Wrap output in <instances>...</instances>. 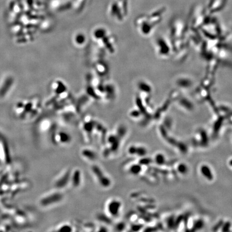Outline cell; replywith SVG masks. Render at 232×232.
Listing matches in <instances>:
<instances>
[{
    "mask_svg": "<svg viewBox=\"0 0 232 232\" xmlns=\"http://www.w3.org/2000/svg\"><path fill=\"white\" fill-rule=\"evenodd\" d=\"M227 0H210L208 3V8L212 11L221 9L225 6Z\"/></svg>",
    "mask_w": 232,
    "mask_h": 232,
    "instance_id": "5",
    "label": "cell"
},
{
    "mask_svg": "<svg viewBox=\"0 0 232 232\" xmlns=\"http://www.w3.org/2000/svg\"><path fill=\"white\" fill-rule=\"evenodd\" d=\"M128 153L131 155H134L136 154L137 152V147L135 146H131L129 147L128 149Z\"/></svg>",
    "mask_w": 232,
    "mask_h": 232,
    "instance_id": "15",
    "label": "cell"
},
{
    "mask_svg": "<svg viewBox=\"0 0 232 232\" xmlns=\"http://www.w3.org/2000/svg\"><path fill=\"white\" fill-rule=\"evenodd\" d=\"M141 170H142V168H141L140 165L135 164V165H133L130 167L129 172L132 175H137L140 173Z\"/></svg>",
    "mask_w": 232,
    "mask_h": 232,
    "instance_id": "11",
    "label": "cell"
},
{
    "mask_svg": "<svg viewBox=\"0 0 232 232\" xmlns=\"http://www.w3.org/2000/svg\"><path fill=\"white\" fill-rule=\"evenodd\" d=\"M186 170H187V168H186V167L184 165H180L179 167H178V171H180V173H181L184 174V173H185L186 172Z\"/></svg>",
    "mask_w": 232,
    "mask_h": 232,
    "instance_id": "16",
    "label": "cell"
},
{
    "mask_svg": "<svg viewBox=\"0 0 232 232\" xmlns=\"http://www.w3.org/2000/svg\"><path fill=\"white\" fill-rule=\"evenodd\" d=\"M200 171L204 177L208 180H212L213 178V174L208 166H202L200 169Z\"/></svg>",
    "mask_w": 232,
    "mask_h": 232,
    "instance_id": "9",
    "label": "cell"
},
{
    "mask_svg": "<svg viewBox=\"0 0 232 232\" xmlns=\"http://www.w3.org/2000/svg\"><path fill=\"white\" fill-rule=\"evenodd\" d=\"M156 162L158 164H162L165 161V157L162 154H158L156 156Z\"/></svg>",
    "mask_w": 232,
    "mask_h": 232,
    "instance_id": "14",
    "label": "cell"
},
{
    "mask_svg": "<svg viewBox=\"0 0 232 232\" xmlns=\"http://www.w3.org/2000/svg\"><path fill=\"white\" fill-rule=\"evenodd\" d=\"M73 231V229L71 225L68 224H65L61 226L57 230L59 232H71Z\"/></svg>",
    "mask_w": 232,
    "mask_h": 232,
    "instance_id": "12",
    "label": "cell"
},
{
    "mask_svg": "<svg viewBox=\"0 0 232 232\" xmlns=\"http://www.w3.org/2000/svg\"><path fill=\"white\" fill-rule=\"evenodd\" d=\"M58 139L60 143L67 144L71 142V137L69 134L65 132H60L58 135Z\"/></svg>",
    "mask_w": 232,
    "mask_h": 232,
    "instance_id": "7",
    "label": "cell"
},
{
    "mask_svg": "<svg viewBox=\"0 0 232 232\" xmlns=\"http://www.w3.org/2000/svg\"><path fill=\"white\" fill-rule=\"evenodd\" d=\"M122 207V202L117 199H112L110 200L106 205V211L112 217H117L120 213Z\"/></svg>",
    "mask_w": 232,
    "mask_h": 232,
    "instance_id": "3",
    "label": "cell"
},
{
    "mask_svg": "<svg viewBox=\"0 0 232 232\" xmlns=\"http://www.w3.org/2000/svg\"><path fill=\"white\" fill-rule=\"evenodd\" d=\"M63 198L61 193L54 192L47 194L40 200L39 203L43 207H48L60 202Z\"/></svg>",
    "mask_w": 232,
    "mask_h": 232,
    "instance_id": "2",
    "label": "cell"
},
{
    "mask_svg": "<svg viewBox=\"0 0 232 232\" xmlns=\"http://www.w3.org/2000/svg\"><path fill=\"white\" fill-rule=\"evenodd\" d=\"M146 153V149L143 147H137V152L136 154L139 156H143Z\"/></svg>",
    "mask_w": 232,
    "mask_h": 232,
    "instance_id": "13",
    "label": "cell"
},
{
    "mask_svg": "<svg viewBox=\"0 0 232 232\" xmlns=\"http://www.w3.org/2000/svg\"><path fill=\"white\" fill-rule=\"evenodd\" d=\"M229 165L232 167V160L229 161Z\"/></svg>",
    "mask_w": 232,
    "mask_h": 232,
    "instance_id": "17",
    "label": "cell"
},
{
    "mask_svg": "<svg viewBox=\"0 0 232 232\" xmlns=\"http://www.w3.org/2000/svg\"><path fill=\"white\" fill-rule=\"evenodd\" d=\"M91 170L94 174L100 186L106 188H109L111 184V181L110 178L106 175L103 171L100 168V167L94 165L91 167Z\"/></svg>",
    "mask_w": 232,
    "mask_h": 232,
    "instance_id": "1",
    "label": "cell"
},
{
    "mask_svg": "<svg viewBox=\"0 0 232 232\" xmlns=\"http://www.w3.org/2000/svg\"><path fill=\"white\" fill-rule=\"evenodd\" d=\"M81 180H82L81 173L80 170L76 169L71 173L70 181L74 187L75 188L79 187L80 185Z\"/></svg>",
    "mask_w": 232,
    "mask_h": 232,
    "instance_id": "6",
    "label": "cell"
},
{
    "mask_svg": "<svg viewBox=\"0 0 232 232\" xmlns=\"http://www.w3.org/2000/svg\"><path fill=\"white\" fill-rule=\"evenodd\" d=\"M118 137L114 135H111L108 138L109 143L113 147L114 150H116L119 147V140Z\"/></svg>",
    "mask_w": 232,
    "mask_h": 232,
    "instance_id": "10",
    "label": "cell"
},
{
    "mask_svg": "<svg viewBox=\"0 0 232 232\" xmlns=\"http://www.w3.org/2000/svg\"><path fill=\"white\" fill-rule=\"evenodd\" d=\"M82 155L88 160L91 161H94L96 158V155L95 152L88 149H83L82 152Z\"/></svg>",
    "mask_w": 232,
    "mask_h": 232,
    "instance_id": "8",
    "label": "cell"
},
{
    "mask_svg": "<svg viewBox=\"0 0 232 232\" xmlns=\"http://www.w3.org/2000/svg\"><path fill=\"white\" fill-rule=\"evenodd\" d=\"M71 175V173H70V171H67L66 173H65L55 182L54 185L56 188L58 189H61L65 187L70 181Z\"/></svg>",
    "mask_w": 232,
    "mask_h": 232,
    "instance_id": "4",
    "label": "cell"
}]
</instances>
